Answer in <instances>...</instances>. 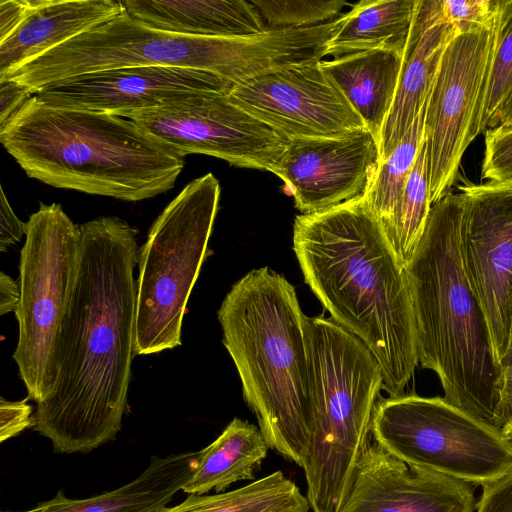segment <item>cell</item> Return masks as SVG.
<instances>
[{
    "instance_id": "15",
    "label": "cell",
    "mask_w": 512,
    "mask_h": 512,
    "mask_svg": "<svg viewBox=\"0 0 512 512\" xmlns=\"http://www.w3.org/2000/svg\"><path fill=\"white\" fill-rule=\"evenodd\" d=\"M233 83L204 70L134 66L82 74L50 84L35 96L49 105L109 113H132L170 105L204 92L229 93Z\"/></svg>"
},
{
    "instance_id": "4",
    "label": "cell",
    "mask_w": 512,
    "mask_h": 512,
    "mask_svg": "<svg viewBox=\"0 0 512 512\" xmlns=\"http://www.w3.org/2000/svg\"><path fill=\"white\" fill-rule=\"evenodd\" d=\"M243 397L269 447L303 468L315 412L308 316L294 287L269 267L253 269L217 313Z\"/></svg>"
},
{
    "instance_id": "28",
    "label": "cell",
    "mask_w": 512,
    "mask_h": 512,
    "mask_svg": "<svg viewBox=\"0 0 512 512\" xmlns=\"http://www.w3.org/2000/svg\"><path fill=\"white\" fill-rule=\"evenodd\" d=\"M495 46L484 98L481 133L512 95V0H496Z\"/></svg>"
},
{
    "instance_id": "5",
    "label": "cell",
    "mask_w": 512,
    "mask_h": 512,
    "mask_svg": "<svg viewBox=\"0 0 512 512\" xmlns=\"http://www.w3.org/2000/svg\"><path fill=\"white\" fill-rule=\"evenodd\" d=\"M0 142L30 178L124 201L167 192L185 166V156L133 120L35 95L0 126Z\"/></svg>"
},
{
    "instance_id": "11",
    "label": "cell",
    "mask_w": 512,
    "mask_h": 512,
    "mask_svg": "<svg viewBox=\"0 0 512 512\" xmlns=\"http://www.w3.org/2000/svg\"><path fill=\"white\" fill-rule=\"evenodd\" d=\"M495 37L494 22L491 28L456 35L443 54L425 113L432 204L449 192L466 149L481 133Z\"/></svg>"
},
{
    "instance_id": "32",
    "label": "cell",
    "mask_w": 512,
    "mask_h": 512,
    "mask_svg": "<svg viewBox=\"0 0 512 512\" xmlns=\"http://www.w3.org/2000/svg\"><path fill=\"white\" fill-rule=\"evenodd\" d=\"M22 401L0 400V442L12 438L29 427H34L33 408Z\"/></svg>"
},
{
    "instance_id": "18",
    "label": "cell",
    "mask_w": 512,
    "mask_h": 512,
    "mask_svg": "<svg viewBox=\"0 0 512 512\" xmlns=\"http://www.w3.org/2000/svg\"><path fill=\"white\" fill-rule=\"evenodd\" d=\"M456 35L443 18L441 0H418L395 99L380 136V162L402 140L426 104L443 54Z\"/></svg>"
},
{
    "instance_id": "9",
    "label": "cell",
    "mask_w": 512,
    "mask_h": 512,
    "mask_svg": "<svg viewBox=\"0 0 512 512\" xmlns=\"http://www.w3.org/2000/svg\"><path fill=\"white\" fill-rule=\"evenodd\" d=\"M370 435L411 468L475 486L512 470V441L444 397L402 394L379 398Z\"/></svg>"
},
{
    "instance_id": "21",
    "label": "cell",
    "mask_w": 512,
    "mask_h": 512,
    "mask_svg": "<svg viewBox=\"0 0 512 512\" xmlns=\"http://www.w3.org/2000/svg\"><path fill=\"white\" fill-rule=\"evenodd\" d=\"M125 12L165 32L208 38L255 36L266 29L251 1L125 0Z\"/></svg>"
},
{
    "instance_id": "20",
    "label": "cell",
    "mask_w": 512,
    "mask_h": 512,
    "mask_svg": "<svg viewBox=\"0 0 512 512\" xmlns=\"http://www.w3.org/2000/svg\"><path fill=\"white\" fill-rule=\"evenodd\" d=\"M199 454L152 456L137 478L115 490L85 499L68 498L60 490L51 500L16 512H163L192 476Z\"/></svg>"
},
{
    "instance_id": "33",
    "label": "cell",
    "mask_w": 512,
    "mask_h": 512,
    "mask_svg": "<svg viewBox=\"0 0 512 512\" xmlns=\"http://www.w3.org/2000/svg\"><path fill=\"white\" fill-rule=\"evenodd\" d=\"M475 512H512V470L482 486Z\"/></svg>"
},
{
    "instance_id": "34",
    "label": "cell",
    "mask_w": 512,
    "mask_h": 512,
    "mask_svg": "<svg viewBox=\"0 0 512 512\" xmlns=\"http://www.w3.org/2000/svg\"><path fill=\"white\" fill-rule=\"evenodd\" d=\"M26 233V223L22 222L13 211L6 195L0 189V250H6L18 243Z\"/></svg>"
},
{
    "instance_id": "7",
    "label": "cell",
    "mask_w": 512,
    "mask_h": 512,
    "mask_svg": "<svg viewBox=\"0 0 512 512\" xmlns=\"http://www.w3.org/2000/svg\"><path fill=\"white\" fill-rule=\"evenodd\" d=\"M315 412L304 467L313 512H337L370 441L384 379L364 343L332 318L308 317Z\"/></svg>"
},
{
    "instance_id": "22",
    "label": "cell",
    "mask_w": 512,
    "mask_h": 512,
    "mask_svg": "<svg viewBox=\"0 0 512 512\" xmlns=\"http://www.w3.org/2000/svg\"><path fill=\"white\" fill-rule=\"evenodd\" d=\"M402 59L392 51L368 50L320 61L378 143L395 99Z\"/></svg>"
},
{
    "instance_id": "36",
    "label": "cell",
    "mask_w": 512,
    "mask_h": 512,
    "mask_svg": "<svg viewBox=\"0 0 512 512\" xmlns=\"http://www.w3.org/2000/svg\"><path fill=\"white\" fill-rule=\"evenodd\" d=\"M31 0L0 1V42L9 38L26 19Z\"/></svg>"
},
{
    "instance_id": "8",
    "label": "cell",
    "mask_w": 512,
    "mask_h": 512,
    "mask_svg": "<svg viewBox=\"0 0 512 512\" xmlns=\"http://www.w3.org/2000/svg\"><path fill=\"white\" fill-rule=\"evenodd\" d=\"M220 185L212 173L189 182L152 224L138 252L134 354L181 345L186 306L208 255Z\"/></svg>"
},
{
    "instance_id": "25",
    "label": "cell",
    "mask_w": 512,
    "mask_h": 512,
    "mask_svg": "<svg viewBox=\"0 0 512 512\" xmlns=\"http://www.w3.org/2000/svg\"><path fill=\"white\" fill-rule=\"evenodd\" d=\"M309 502L298 486L281 471L232 491L190 494L163 512H309Z\"/></svg>"
},
{
    "instance_id": "3",
    "label": "cell",
    "mask_w": 512,
    "mask_h": 512,
    "mask_svg": "<svg viewBox=\"0 0 512 512\" xmlns=\"http://www.w3.org/2000/svg\"><path fill=\"white\" fill-rule=\"evenodd\" d=\"M464 205L463 193L451 191L432 204L422 238L405 268L418 363L437 375L449 403L508 438L502 370L461 257Z\"/></svg>"
},
{
    "instance_id": "23",
    "label": "cell",
    "mask_w": 512,
    "mask_h": 512,
    "mask_svg": "<svg viewBox=\"0 0 512 512\" xmlns=\"http://www.w3.org/2000/svg\"><path fill=\"white\" fill-rule=\"evenodd\" d=\"M418 0H362L339 18L326 56L387 50L404 54Z\"/></svg>"
},
{
    "instance_id": "30",
    "label": "cell",
    "mask_w": 512,
    "mask_h": 512,
    "mask_svg": "<svg viewBox=\"0 0 512 512\" xmlns=\"http://www.w3.org/2000/svg\"><path fill=\"white\" fill-rule=\"evenodd\" d=\"M444 20L458 34L491 28L496 17V0H441Z\"/></svg>"
},
{
    "instance_id": "6",
    "label": "cell",
    "mask_w": 512,
    "mask_h": 512,
    "mask_svg": "<svg viewBox=\"0 0 512 512\" xmlns=\"http://www.w3.org/2000/svg\"><path fill=\"white\" fill-rule=\"evenodd\" d=\"M294 58L290 33L267 29L255 36L208 38L151 28L126 12L12 70L0 81L44 87L87 73L134 66L204 70L233 84L289 67Z\"/></svg>"
},
{
    "instance_id": "24",
    "label": "cell",
    "mask_w": 512,
    "mask_h": 512,
    "mask_svg": "<svg viewBox=\"0 0 512 512\" xmlns=\"http://www.w3.org/2000/svg\"><path fill=\"white\" fill-rule=\"evenodd\" d=\"M268 449L259 427L235 417L211 444L200 450L197 467L182 490L189 495H204L252 480Z\"/></svg>"
},
{
    "instance_id": "2",
    "label": "cell",
    "mask_w": 512,
    "mask_h": 512,
    "mask_svg": "<svg viewBox=\"0 0 512 512\" xmlns=\"http://www.w3.org/2000/svg\"><path fill=\"white\" fill-rule=\"evenodd\" d=\"M293 249L332 319L376 358L383 389L402 395L419 365L410 287L365 196L296 216Z\"/></svg>"
},
{
    "instance_id": "19",
    "label": "cell",
    "mask_w": 512,
    "mask_h": 512,
    "mask_svg": "<svg viewBox=\"0 0 512 512\" xmlns=\"http://www.w3.org/2000/svg\"><path fill=\"white\" fill-rule=\"evenodd\" d=\"M125 12L116 0H31V9L0 42V77Z\"/></svg>"
},
{
    "instance_id": "16",
    "label": "cell",
    "mask_w": 512,
    "mask_h": 512,
    "mask_svg": "<svg viewBox=\"0 0 512 512\" xmlns=\"http://www.w3.org/2000/svg\"><path fill=\"white\" fill-rule=\"evenodd\" d=\"M379 162V143L364 128L339 137L289 140L274 174L295 207L311 214L363 196Z\"/></svg>"
},
{
    "instance_id": "39",
    "label": "cell",
    "mask_w": 512,
    "mask_h": 512,
    "mask_svg": "<svg viewBox=\"0 0 512 512\" xmlns=\"http://www.w3.org/2000/svg\"><path fill=\"white\" fill-rule=\"evenodd\" d=\"M497 126H502V127H511L512 126V95L498 110V112L495 115L494 120L491 124L490 129L497 127Z\"/></svg>"
},
{
    "instance_id": "27",
    "label": "cell",
    "mask_w": 512,
    "mask_h": 512,
    "mask_svg": "<svg viewBox=\"0 0 512 512\" xmlns=\"http://www.w3.org/2000/svg\"><path fill=\"white\" fill-rule=\"evenodd\" d=\"M426 106L427 102L402 140L385 160L379 162L364 194L380 227L390 219L425 141Z\"/></svg>"
},
{
    "instance_id": "31",
    "label": "cell",
    "mask_w": 512,
    "mask_h": 512,
    "mask_svg": "<svg viewBox=\"0 0 512 512\" xmlns=\"http://www.w3.org/2000/svg\"><path fill=\"white\" fill-rule=\"evenodd\" d=\"M484 134L482 179L494 183H512V126H497Z\"/></svg>"
},
{
    "instance_id": "13",
    "label": "cell",
    "mask_w": 512,
    "mask_h": 512,
    "mask_svg": "<svg viewBox=\"0 0 512 512\" xmlns=\"http://www.w3.org/2000/svg\"><path fill=\"white\" fill-rule=\"evenodd\" d=\"M458 190L465 198L462 262L501 368L512 327V183H467Z\"/></svg>"
},
{
    "instance_id": "35",
    "label": "cell",
    "mask_w": 512,
    "mask_h": 512,
    "mask_svg": "<svg viewBox=\"0 0 512 512\" xmlns=\"http://www.w3.org/2000/svg\"><path fill=\"white\" fill-rule=\"evenodd\" d=\"M33 96L30 89L16 81H0V126Z\"/></svg>"
},
{
    "instance_id": "37",
    "label": "cell",
    "mask_w": 512,
    "mask_h": 512,
    "mask_svg": "<svg viewBox=\"0 0 512 512\" xmlns=\"http://www.w3.org/2000/svg\"><path fill=\"white\" fill-rule=\"evenodd\" d=\"M503 413L509 434L512 436V327L508 349L501 363Z\"/></svg>"
},
{
    "instance_id": "12",
    "label": "cell",
    "mask_w": 512,
    "mask_h": 512,
    "mask_svg": "<svg viewBox=\"0 0 512 512\" xmlns=\"http://www.w3.org/2000/svg\"><path fill=\"white\" fill-rule=\"evenodd\" d=\"M125 118L183 156L205 154L272 173L289 141L220 92L199 93Z\"/></svg>"
},
{
    "instance_id": "10",
    "label": "cell",
    "mask_w": 512,
    "mask_h": 512,
    "mask_svg": "<svg viewBox=\"0 0 512 512\" xmlns=\"http://www.w3.org/2000/svg\"><path fill=\"white\" fill-rule=\"evenodd\" d=\"M80 256L79 225L60 204L40 203L26 222L20 253L19 336L13 359L27 400L42 401L53 387V355L75 285Z\"/></svg>"
},
{
    "instance_id": "14",
    "label": "cell",
    "mask_w": 512,
    "mask_h": 512,
    "mask_svg": "<svg viewBox=\"0 0 512 512\" xmlns=\"http://www.w3.org/2000/svg\"><path fill=\"white\" fill-rule=\"evenodd\" d=\"M228 97L288 140L339 137L366 128L320 62L234 84Z\"/></svg>"
},
{
    "instance_id": "26",
    "label": "cell",
    "mask_w": 512,
    "mask_h": 512,
    "mask_svg": "<svg viewBox=\"0 0 512 512\" xmlns=\"http://www.w3.org/2000/svg\"><path fill=\"white\" fill-rule=\"evenodd\" d=\"M431 207L428 154L426 141H424L390 219L381 226L398 262L404 268L415 254Z\"/></svg>"
},
{
    "instance_id": "17",
    "label": "cell",
    "mask_w": 512,
    "mask_h": 512,
    "mask_svg": "<svg viewBox=\"0 0 512 512\" xmlns=\"http://www.w3.org/2000/svg\"><path fill=\"white\" fill-rule=\"evenodd\" d=\"M474 486L411 468L369 441L337 512H475Z\"/></svg>"
},
{
    "instance_id": "38",
    "label": "cell",
    "mask_w": 512,
    "mask_h": 512,
    "mask_svg": "<svg viewBox=\"0 0 512 512\" xmlns=\"http://www.w3.org/2000/svg\"><path fill=\"white\" fill-rule=\"evenodd\" d=\"M21 297L19 282L11 276L1 272L0 274V314L5 315L16 312Z\"/></svg>"
},
{
    "instance_id": "1",
    "label": "cell",
    "mask_w": 512,
    "mask_h": 512,
    "mask_svg": "<svg viewBox=\"0 0 512 512\" xmlns=\"http://www.w3.org/2000/svg\"><path fill=\"white\" fill-rule=\"evenodd\" d=\"M80 256L53 355V387L34 429L58 453L113 440L127 407L134 354L136 230L116 216L79 225Z\"/></svg>"
},
{
    "instance_id": "29",
    "label": "cell",
    "mask_w": 512,
    "mask_h": 512,
    "mask_svg": "<svg viewBox=\"0 0 512 512\" xmlns=\"http://www.w3.org/2000/svg\"><path fill=\"white\" fill-rule=\"evenodd\" d=\"M266 29L302 28L333 21L344 0H252Z\"/></svg>"
}]
</instances>
